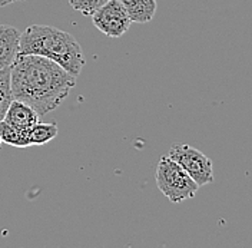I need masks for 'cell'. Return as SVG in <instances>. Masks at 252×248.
I'll list each match as a JSON object with an SVG mask.
<instances>
[{
  "mask_svg": "<svg viewBox=\"0 0 252 248\" xmlns=\"http://www.w3.org/2000/svg\"><path fill=\"white\" fill-rule=\"evenodd\" d=\"M125 7L130 22L149 23L157 13V0H119Z\"/></svg>",
  "mask_w": 252,
  "mask_h": 248,
  "instance_id": "obj_8",
  "label": "cell"
},
{
  "mask_svg": "<svg viewBox=\"0 0 252 248\" xmlns=\"http://www.w3.org/2000/svg\"><path fill=\"white\" fill-rule=\"evenodd\" d=\"M168 156L179 164L198 186L214 182V165L208 156L188 143H173Z\"/></svg>",
  "mask_w": 252,
  "mask_h": 248,
  "instance_id": "obj_4",
  "label": "cell"
},
{
  "mask_svg": "<svg viewBox=\"0 0 252 248\" xmlns=\"http://www.w3.org/2000/svg\"><path fill=\"white\" fill-rule=\"evenodd\" d=\"M13 101L10 88V66L0 69V121H3L10 102Z\"/></svg>",
  "mask_w": 252,
  "mask_h": 248,
  "instance_id": "obj_11",
  "label": "cell"
},
{
  "mask_svg": "<svg viewBox=\"0 0 252 248\" xmlns=\"http://www.w3.org/2000/svg\"><path fill=\"white\" fill-rule=\"evenodd\" d=\"M155 179L158 189L172 204L193 198L199 189L188 172L168 155L160 156L155 171Z\"/></svg>",
  "mask_w": 252,
  "mask_h": 248,
  "instance_id": "obj_3",
  "label": "cell"
},
{
  "mask_svg": "<svg viewBox=\"0 0 252 248\" xmlns=\"http://www.w3.org/2000/svg\"><path fill=\"white\" fill-rule=\"evenodd\" d=\"M15 1H19V0H0V7L6 6V4H10V3H15Z\"/></svg>",
  "mask_w": 252,
  "mask_h": 248,
  "instance_id": "obj_13",
  "label": "cell"
},
{
  "mask_svg": "<svg viewBox=\"0 0 252 248\" xmlns=\"http://www.w3.org/2000/svg\"><path fill=\"white\" fill-rule=\"evenodd\" d=\"M0 138L4 143L12 145L16 148H26L31 146L29 143V132H23L17 129L6 121H0Z\"/></svg>",
  "mask_w": 252,
  "mask_h": 248,
  "instance_id": "obj_9",
  "label": "cell"
},
{
  "mask_svg": "<svg viewBox=\"0 0 252 248\" xmlns=\"http://www.w3.org/2000/svg\"><path fill=\"white\" fill-rule=\"evenodd\" d=\"M3 121H6L7 124H10L23 132H29L34 124L39 122V113L32 108L31 105L13 99L7 108Z\"/></svg>",
  "mask_w": 252,
  "mask_h": 248,
  "instance_id": "obj_6",
  "label": "cell"
},
{
  "mask_svg": "<svg viewBox=\"0 0 252 248\" xmlns=\"http://www.w3.org/2000/svg\"><path fill=\"white\" fill-rule=\"evenodd\" d=\"M58 125L55 122L52 124H43L37 122L29 131V143L32 145H46L47 142L55 140L58 137Z\"/></svg>",
  "mask_w": 252,
  "mask_h": 248,
  "instance_id": "obj_10",
  "label": "cell"
},
{
  "mask_svg": "<svg viewBox=\"0 0 252 248\" xmlns=\"http://www.w3.org/2000/svg\"><path fill=\"white\" fill-rule=\"evenodd\" d=\"M92 22L97 31L112 39L122 37L132 23L119 0H108L102 4L92 15Z\"/></svg>",
  "mask_w": 252,
  "mask_h": 248,
  "instance_id": "obj_5",
  "label": "cell"
},
{
  "mask_svg": "<svg viewBox=\"0 0 252 248\" xmlns=\"http://www.w3.org/2000/svg\"><path fill=\"white\" fill-rule=\"evenodd\" d=\"M108 0H69V4L85 16H92Z\"/></svg>",
  "mask_w": 252,
  "mask_h": 248,
  "instance_id": "obj_12",
  "label": "cell"
},
{
  "mask_svg": "<svg viewBox=\"0 0 252 248\" xmlns=\"http://www.w3.org/2000/svg\"><path fill=\"white\" fill-rule=\"evenodd\" d=\"M1 143H3V141H1V138H0V146H1Z\"/></svg>",
  "mask_w": 252,
  "mask_h": 248,
  "instance_id": "obj_14",
  "label": "cell"
},
{
  "mask_svg": "<svg viewBox=\"0 0 252 248\" xmlns=\"http://www.w3.org/2000/svg\"><path fill=\"white\" fill-rule=\"evenodd\" d=\"M76 85V76L45 56L17 53L10 65L12 96L34 109L39 116L55 110Z\"/></svg>",
  "mask_w": 252,
  "mask_h": 248,
  "instance_id": "obj_1",
  "label": "cell"
},
{
  "mask_svg": "<svg viewBox=\"0 0 252 248\" xmlns=\"http://www.w3.org/2000/svg\"><path fill=\"white\" fill-rule=\"evenodd\" d=\"M20 33L9 25H0V69L9 68L19 53Z\"/></svg>",
  "mask_w": 252,
  "mask_h": 248,
  "instance_id": "obj_7",
  "label": "cell"
},
{
  "mask_svg": "<svg viewBox=\"0 0 252 248\" xmlns=\"http://www.w3.org/2000/svg\"><path fill=\"white\" fill-rule=\"evenodd\" d=\"M19 53L45 56L76 78L86 63L83 49L70 33L46 25H32L20 33Z\"/></svg>",
  "mask_w": 252,
  "mask_h": 248,
  "instance_id": "obj_2",
  "label": "cell"
}]
</instances>
